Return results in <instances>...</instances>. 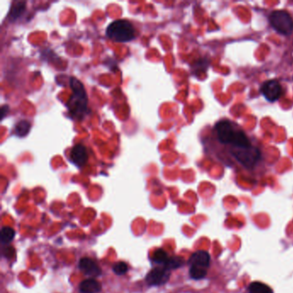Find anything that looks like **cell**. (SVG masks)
<instances>
[{"instance_id":"obj_1","label":"cell","mask_w":293,"mask_h":293,"mask_svg":"<svg viewBox=\"0 0 293 293\" xmlns=\"http://www.w3.org/2000/svg\"><path fill=\"white\" fill-rule=\"evenodd\" d=\"M218 140L223 144H230L232 147L248 149L253 147L251 141L244 132L238 129L229 120L218 122L214 128Z\"/></svg>"},{"instance_id":"obj_2","label":"cell","mask_w":293,"mask_h":293,"mask_svg":"<svg viewBox=\"0 0 293 293\" xmlns=\"http://www.w3.org/2000/svg\"><path fill=\"white\" fill-rule=\"evenodd\" d=\"M70 84L72 95L66 104L68 111L74 119L82 120L89 114L88 96L84 86L78 78H70Z\"/></svg>"},{"instance_id":"obj_3","label":"cell","mask_w":293,"mask_h":293,"mask_svg":"<svg viewBox=\"0 0 293 293\" xmlns=\"http://www.w3.org/2000/svg\"><path fill=\"white\" fill-rule=\"evenodd\" d=\"M106 36L114 42H128L134 39L136 31L134 26L128 20H117L108 26Z\"/></svg>"},{"instance_id":"obj_4","label":"cell","mask_w":293,"mask_h":293,"mask_svg":"<svg viewBox=\"0 0 293 293\" xmlns=\"http://www.w3.org/2000/svg\"><path fill=\"white\" fill-rule=\"evenodd\" d=\"M210 260L211 257L206 251L198 250L192 254L188 260L190 277L196 280L204 278L208 274Z\"/></svg>"},{"instance_id":"obj_5","label":"cell","mask_w":293,"mask_h":293,"mask_svg":"<svg viewBox=\"0 0 293 293\" xmlns=\"http://www.w3.org/2000/svg\"><path fill=\"white\" fill-rule=\"evenodd\" d=\"M270 24L280 34L288 36L293 31V20L290 14L282 10L272 12L269 16Z\"/></svg>"},{"instance_id":"obj_6","label":"cell","mask_w":293,"mask_h":293,"mask_svg":"<svg viewBox=\"0 0 293 293\" xmlns=\"http://www.w3.org/2000/svg\"><path fill=\"white\" fill-rule=\"evenodd\" d=\"M230 150L232 156L247 168H252L260 158V153L256 147L253 146L248 149L230 147Z\"/></svg>"},{"instance_id":"obj_7","label":"cell","mask_w":293,"mask_h":293,"mask_svg":"<svg viewBox=\"0 0 293 293\" xmlns=\"http://www.w3.org/2000/svg\"><path fill=\"white\" fill-rule=\"evenodd\" d=\"M260 92L268 102H276L283 94V89L278 80H268L263 84Z\"/></svg>"},{"instance_id":"obj_8","label":"cell","mask_w":293,"mask_h":293,"mask_svg":"<svg viewBox=\"0 0 293 293\" xmlns=\"http://www.w3.org/2000/svg\"><path fill=\"white\" fill-rule=\"evenodd\" d=\"M170 276V271L165 268L164 266L155 268L146 275L147 284L149 286H162L168 280Z\"/></svg>"},{"instance_id":"obj_9","label":"cell","mask_w":293,"mask_h":293,"mask_svg":"<svg viewBox=\"0 0 293 293\" xmlns=\"http://www.w3.org/2000/svg\"><path fill=\"white\" fill-rule=\"evenodd\" d=\"M88 158L89 155H88L87 149L84 144H81L74 146V148L70 150V155H69L70 162L78 168H81L86 164L88 161Z\"/></svg>"},{"instance_id":"obj_10","label":"cell","mask_w":293,"mask_h":293,"mask_svg":"<svg viewBox=\"0 0 293 293\" xmlns=\"http://www.w3.org/2000/svg\"><path fill=\"white\" fill-rule=\"evenodd\" d=\"M80 268L84 274L90 277H98L101 275L102 270L98 264L90 258H82L80 260Z\"/></svg>"},{"instance_id":"obj_11","label":"cell","mask_w":293,"mask_h":293,"mask_svg":"<svg viewBox=\"0 0 293 293\" xmlns=\"http://www.w3.org/2000/svg\"><path fill=\"white\" fill-rule=\"evenodd\" d=\"M101 290V284L94 278L86 280L80 286L81 293H98Z\"/></svg>"},{"instance_id":"obj_12","label":"cell","mask_w":293,"mask_h":293,"mask_svg":"<svg viewBox=\"0 0 293 293\" xmlns=\"http://www.w3.org/2000/svg\"><path fill=\"white\" fill-rule=\"evenodd\" d=\"M25 10H26V2H21V1L14 2L12 4V8L10 10L8 19L10 22H15L19 18H21V16L24 12Z\"/></svg>"},{"instance_id":"obj_13","label":"cell","mask_w":293,"mask_h":293,"mask_svg":"<svg viewBox=\"0 0 293 293\" xmlns=\"http://www.w3.org/2000/svg\"><path fill=\"white\" fill-rule=\"evenodd\" d=\"M31 128L30 123L28 120H22L21 122L16 123V125L14 128V134L18 137H24L30 132Z\"/></svg>"},{"instance_id":"obj_14","label":"cell","mask_w":293,"mask_h":293,"mask_svg":"<svg viewBox=\"0 0 293 293\" xmlns=\"http://www.w3.org/2000/svg\"><path fill=\"white\" fill-rule=\"evenodd\" d=\"M250 293H274L270 287L262 282H253L248 286Z\"/></svg>"},{"instance_id":"obj_15","label":"cell","mask_w":293,"mask_h":293,"mask_svg":"<svg viewBox=\"0 0 293 293\" xmlns=\"http://www.w3.org/2000/svg\"><path fill=\"white\" fill-rule=\"evenodd\" d=\"M15 236V230L9 226H4L1 230V242L3 244H8L12 241Z\"/></svg>"},{"instance_id":"obj_16","label":"cell","mask_w":293,"mask_h":293,"mask_svg":"<svg viewBox=\"0 0 293 293\" xmlns=\"http://www.w3.org/2000/svg\"><path fill=\"white\" fill-rule=\"evenodd\" d=\"M184 259H182L180 257H168V259L164 263V266L165 268L168 269V271H170V270L179 268L184 265Z\"/></svg>"},{"instance_id":"obj_17","label":"cell","mask_w":293,"mask_h":293,"mask_svg":"<svg viewBox=\"0 0 293 293\" xmlns=\"http://www.w3.org/2000/svg\"><path fill=\"white\" fill-rule=\"evenodd\" d=\"M168 259V254L162 248H159L158 250L155 251V253L153 254V262L156 264L164 265V263L167 262Z\"/></svg>"},{"instance_id":"obj_18","label":"cell","mask_w":293,"mask_h":293,"mask_svg":"<svg viewBox=\"0 0 293 293\" xmlns=\"http://www.w3.org/2000/svg\"><path fill=\"white\" fill-rule=\"evenodd\" d=\"M114 272H116L117 275L125 274L126 272H128V264L123 262H119L114 264L113 268Z\"/></svg>"},{"instance_id":"obj_19","label":"cell","mask_w":293,"mask_h":293,"mask_svg":"<svg viewBox=\"0 0 293 293\" xmlns=\"http://www.w3.org/2000/svg\"><path fill=\"white\" fill-rule=\"evenodd\" d=\"M6 108H9V107L6 106V105H4V106L2 107V114H1V117H2V119H3L4 117L6 116V113L8 112V111H6Z\"/></svg>"}]
</instances>
